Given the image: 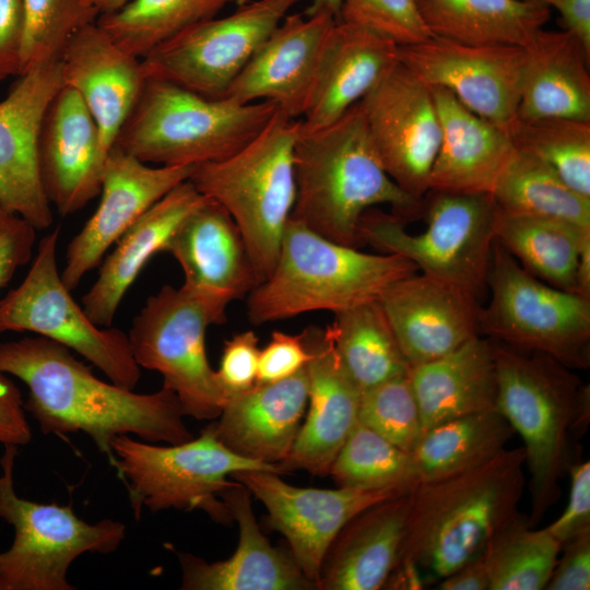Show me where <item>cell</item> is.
Listing matches in <instances>:
<instances>
[{"label": "cell", "instance_id": "6da1fadb", "mask_svg": "<svg viewBox=\"0 0 590 590\" xmlns=\"http://www.w3.org/2000/svg\"><path fill=\"white\" fill-rule=\"evenodd\" d=\"M0 371L27 387L24 409L48 435L84 433L111 457L110 440L134 435L148 442L193 438L176 394L162 387L137 393L97 378L70 349L44 337L0 343Z\"/></svg>", "mask_w": 590, "mask_h": 590}, {"label": "cell", "instance_id": "7a4b0ae2", "mask_svg": "<svg viewBox=\"0 0 590 590\" xmlns=\"http://www.w3.org/2000/svg\"><path fill=\"white\" fill-rule=\"evenodd\" d=\"M524 467L523 447L506 448L467 472L420 482L411 492L404 541L388 585L422 588L484 552L520 515Z\"/></svg>", "mask_w": 590, "mask_h": 590}, {"label": "cell", "instance_id": "3957f363", "mask_svg": "<svg viewBox=\"0 0 590 590\" xmlns=\"http://www.w3.org/2000/svg\"><path fill=\"white\" fill-rule=\"evenodd\" d=\"M295 203L291 217L342 245H359V221L387 204L402 221L423 208L386 173L373 144L361 103L332 123L298 126L294 144Z\"/></svg>", "mask_w": 590, "mask_h": 590}, {"label": "cell", "instance_id": "277c9868", "mask_svg": "<svg viewBox=\"0 0 590 590\" xmlns=\"http://www.w3.org/2000/svg\"><path fill=\"white\" fill-rule=\"evenodd\" d=\"M493 349L496 409L523 440L533 527L559 496L569 435L589 418V387L547 355L496 342Z\"/></svg>", "mask_w": 590, "mask_h": 590}, {"label": "cell", "instance_id": "5b68a950", "mask_svg": "<svg viewBox=\"0 0 590 590\" xmlns=\"http://www.w3.org/2000/svg\"><path fill=\"white\" fill-rule=\"evenodd\" d=\"M417 271L401 256L359 251L291 217L274 270L249 293L247 315L259 326L310 311L334 314L379 299L389 285Z\"/></svg>", "mask_w": 590, "mask_h": 590}, {"label": "cell", "instance_id": "8992f818", "mask_svg": "<svg viewBox=\"0 0 590 590\" xmlns=\"http://www.w3.org/2000/svg\"><path fill=\"white\" fill-rule=\"evenodd\" d=\"M278 110L271 102L210 98L168 81L146 78L115 145L146 164L196 166L244 148Z\"/></svg>", "mask_w": 590, "mask_h": 590}, {"label": "cell", "instance_id": "52a82bcc", "mask_svg": "<svg viewBox=\"0 0 590 590\" xmlns=\"http://www.w3.org/2000/svg\"><path fill=\"white\" fill-rule=\"evenodd\" d=\"M298 126L299 119L278 109L244 148L223 160L196 165L189 178L201 194L233 217L260 283L274 270L295 203Z\"/></svg>", "mask_w": 590, "mask_h": 590}, {"label": "cell", "instance_id": "ba28073f", "mask_svg": "<svg viewBox=\"0 0 590 590\" xmlns=\"http://www.w3.org/2000/svg\"><path fill=\"white\" fill-rule=\"evenodd\" d=\"M109 462L125 481L135 519L142 510L201 509L220 522L232 520L219 494L239 471H268L278 467L244 458L228 449L210 423L199 437L181 444L155 446L115 436Z\"/></svg>", "mask_w": 590, "mask_h": 590}, {"label": "cell", "instance_id": "9c48e42d", "mask_svg": "<svg viewBox=\"0 0 590 590\" xmlns=\"http://www.w3.org/2000/svg\"><path fill=\"white\" fill-rule=\"evenodd\" d=\"M17 447L0 457V519L14 529L12 545L0 552V590H74L70 565L84 553L109 554L126 536V526L102 519L88 523L70 506L27 500L16 494Z\"/></svg>", "mask_w": 590, "mask_h": 590}, {"label": "cell", "instance_id": "30bf717a", "mask_svg": "<svg viewBox=\"0 0 590 590\" xmlns=\"http://www.w3.org/2000/svg\"><path fill=\"white\" fill-rule=\"evenodd\" d=\"M432 192L427 226L411 234L394 214L367 210L358 226L362 243L401 256L421 273L453 284L476 298L486 287L495 241L496 204L489 194Z\"/></svg>", "mask_w": 590, "mask_h": 590}, {"label": "cell", "instance_id": "8fae6325", "mask_svg": "<svg viewBox=\"0 0 590 590\" xmlns=\"http://www.w3.org/2000/svg\"><path fill=\"white\" fill-rule=\"evenodd\" d=\"M486 286L491 299L480 309V333L570 369L589 367L590 299L533 276L496 240Z\"/></svg>", "mask_w": 590, "mask_h": 590}, {"label": "cell", "instance_id": "7c38bea8", "mask_svg": "<svg viewBox=\"0 0 590 590\" xmlns=\"http://www.w3.org/2000/svg\"><path fill=\"white\" fill-rule=\"evenodd\" d=\"M60 228L45 235L24 280L0 299V333L33 332L58 342L101 369L108 379L134 390L141 368L128 334L95 324L64 285L57 263Z\"/></svg>", "mask_w": 590, "mask_h": 590}, {"label": "cell", "instance_id": "4fadbf2b", "mask_svg": "<svg viewBox=\"0 0 590 590\" xmlns=\"http://www.w3.org/2000/svg\"><path fill=\"white\" fill-rule=\"evenodd\" d=\"M211 324L208 309L189 291L164 285L146 299L128 333L139 367L157 371L185 416L199 421L216 420L227 401L206 355Z\"/></svg>", "mask_w": 590, "mask_h": 590}, {"label": "cell", "instance_id": "5bb4252c", "mask_svg": "<svg viewBox=\"0 0 590 590\" xmlns=\"http://www.w3.org/2000/svg\"><path fill=\"white\" fill-rule=\"evenodd\" d=\"M302 0L245 1L186 28L141 58L145 78L222 98L258 48Z\"/></svg>", "mask_w": 590, "mask_h": 590}, {"label": "cell", "instance_id": "9a60e30c", "mask_svg": "<svg viewBox=\"0 0 590 590\" xmlns=\"http://www.w3.org/2000/svg\"><path fill=\"white\" fill-rule=\"evenodd\" d=\"M382 167L417 200L429 191L440 122L430 87L398 61L359 101Z\"/></svg>", "mask_w": 590, "mask_h": 590}, {"label": "cell", "instance_id": "2e32d148", "mask_svg": "<svg viewBox=\"0 0 590 590\" xmlns=\"http://www.w3.org/2000/svg\"><path fill=\"white\" fill-rule=\"evenodd\" d=\"M524 47L429 38L399 46V59L428 86L449 91L509 134L517 119Z\"/></svg>", "mask_w": 590, "mask_h": 590}, {"label": "cell", "instance_id": "e0dca14e", "mask_svg": "<svg viewBox=\"0 0 590 590\" xmlns=\"http://www.w3.org/2000/svg\"><path fill=\"white\" fill-rule=\"evenodd\" d=\"M231 477L263 504L269 524L287 540L293 558L317 589L326 555L341 530L368 507L409 493L298 487L268 471H239Z\"/></svg>", "mask_w": 590, "mask_h": 590}, {"label": "cell", "instance_id": "ac0fdd59", "mask_svg": "<svg viewBox=\"0 0 590 590\" xmlns=\"http://www.w3.org/2000/svg\"><path fill=\"white\" fill-rule=\"evenodd\" d=\"M60 60L35 63L0 102V208L36 229L54 222L38 169V138L46 110L62 87Z\"/></svg>", "mask_w": 590, "mask_h": 590}, {"label": "cell", "instance_id": "d6986e66", "mask_svg": "<svg viewBox=\"0 0 590 590\" xmlns=\"http://www.w3.org/2000/svg\"><path fill=\"white\" fill-rule=\"evenodd\" d=\"M194 166H151L117 145L109 151L102 178L101 201L82 229L69 241L60 272L72 292L97 269L109 248L153 204L190 178Z\"/></svg>", "mask_w": 590, "mask_h": 590}, {"label": "cell", "instance_id": "ffe728a7", "mask_svg": "<svg viewBox=\"0 0 590 590\" xmlns=\"http://www.w3.org/2000/svg\"><path fill=\"white\" fill-rule=\"evenodd\" d=\"M338 17L314 4L308 15L287 14L258 48L223 97L237 103L271 102L300 119Z\"/></svg>", "mask_w": 590, "mask_h": 590}, {"label": "cell", "instance_id": "44dd1931", "mask_svg": "<svg viewBox=\"0 0 590 590\" xmlns=\"http://www.w3.org/2000/svg\"><path fill=\"white\" fill-rule=\"evenodd\" d=\"M165 252L180 264L182 286L205 306L214 324L225 322L227 306L260 283L238 226L208 197L179 224Z\"/></svg>", "mask_w": 590, "mask_h": 590}, {"label": "cell", "instance_id": "7402d4cb", "mask_svg": "<svg viewBox=\"0 0 590 590\" xmlns=\"http://www.w3.org/2000/svg\"><path fill=\"white\" fill-rule=\"evenodd\" d=\"M379 303L410 367L439 358L481 334L477 298L423 273L389 285Z\"/></svg>", "mask_w": 590, "mask_h": 590}, {"label": "cell", "instance_id": "603a6c76", "mask_svg": "<svg viewBox=\"0 0 590 590\" xmlns=\"http://www.w3.org/2000/svg\"><path fill=\"white\" fill-rule=\"evenodd\" d=\"M37 158L44 192L62 216L99 196L107 154L85 103L69 86L62 85L46 110Z\"/></svg>", "mask_w": 590, "mask_h": 590}, {"label": "cell", "instance_id": "cb8c5ba5", "mask_svg": "<svg viewBox=\"0 0 590 590\" xmlns=\"http://www.w3.org/2000/svg\"><path fill=\"white\" fill-rule=\"evenodd\" d=\"M311 358L307 364L308 404L305 420L280 473L304 470L327 475L358 422L362 390L343 366L326 329L303 331Z\"/></svg>", "mask_w": 590, "mask_h": 590}, {"label": "cell", "instance_id": "d4e9b609", "mask_svg": "<svg viewBox=\"0 0 590 590\" xmlns=\"http://www.w3.org/2000/svg\"><path fill=\"white\" fill-rule=\"evenodd\" d=\"M60 66L63 85L82 97L108 155L146 81L141 59L121 48L95 21L70 37Z\"/></svg>", "mask_w": 590, "mask_h": 590}, {"label": "cell", "instance_id": "484cf974", "mask_svg": "<svg viewBox=\"0 0 590 590\" xmlns=\"http://www.w3.org/2000/svg\"><path fill=\"white\" fill-rule=\"evenodd\" d=\"M239 529L235 553L225 560L208 563L178 552L184 590H315L316 585L287 554L273 547L261 533L251 507V493L240 482H231L220 494Z\"/></svg>", "mask_w": 590, "mask_h": 590}, {"label": "cell", "instance_id": "4316f807", "mask_svg": "<svg viewBox=\"0 0 590 590\" xmlns=\"http://www.w3.org/2000/svg\"><path fill=\"white\" fill-rule=\"evenodd\" d=\"M429 87L440 122L429 191L492 196L517 152L512 139L462 105L449 91Z\"/></svg>", "mask_w": 590, "mask_h": 590}, {"label": "cell", "instance_id": "83f0119b", "mask_svg": "<svg viewBox=\"0 0 590 590\" xmlns=\"http://www.w3.org/2000/svg\"><path fill=\"white\" fill-rule=\"evenodd\" d=\"M308 404L307 366L275 382H256L227 398L212 422L216 437L233 452L278 465L290 453Z\"/></svg>", "mask_w": 590, "mask_h": 590}, {"label": "cell", "instance_id": "f1b7e54d", "mask_svg": "<svg viewBox=\"0 0 590 590\" xmlns=\"http://www.w3.org/2000/svg\"><path fill=\"white\" fill-rule=\"evenodd\" d=\"M399 59L390 38L338 20L331 30L300 126L318 129L358 103Z\"/></svg>", "mask_w": 590, "mask_h": 590}, {"label": "cell", "instance_id": "f546056e", "mask_svg": "<svg viewBox=\"0 0 590 590\" xmlns=\"http://www.w3.org/2000/svg\"><path fill=\"white\" fill-rule=\"evenodd\" d=\"M411 492L368 507L341 530L323 560L319 590L387 587L404 541Z\"/></svg>", "mask_w": 590, "mask_h": 590}, {"label": "cell", "instance_id": "4dcf8cb0", "mask_svg": "<svg viewBox=\"0 0 590 590\" xmlns=\"http://www.w3.org/2000/svg\"><path fill=\"white\" fill-rule=\"evenodd\" d=\"M193 184L182 181L153 204L115 243L98 267V275L81 305L99 327H110L120 303L149 260L165 252L185 217L203 200Z\"/></svg>", "mask_w": 590, "mask_h": 590}, {"label": "cell", "instance_id": "1f68e13d", "mask_svg": "<svg viewBox=\"0 0 590 590\" xmlns=\"http://www.w3.org/2000/svg\"><path fill=\"white\" fill-rule=\"evenodd\" d=\"M524 54L517 118L590 121V55L578 38L542 28Z\"/></svg>", "mask_w": 590, "mask_h": 590}, {"label": "cell", "instance_id": "d6a6232c", "mask_svg": "<svg viewBox=\"0 0 590 590\" xmlns=\"http://www.w3.org/2000/svg\"><path fill=\"white\" fill-rule=\"evenodd\" d=\"M424 430L459 416L496 409L493 341L476 335L455 351L410 368Z\"/></svg>", "mask_w": 590, "mask_h": 590}, {"label": "cell", "instance_id": "836d02e7", "mask_svg": "<svg viewBox=\"0 0 590 590\" xmlns=\"http://www.w3.org/2000/svg\"><path fill=\"white\" fill-rule=\"evenodd\" d=\"M432 36L463 44L524 47L550 19L531 0H415Z\"/></svg>", "mask_w": 590, "mask_h": 590}, {"label": "cell", "instance_id": "e575fe53", "mask_svg": "<svg viewBox=\"0 0 590 590\" xmlns=\"http://www.w3.org/2000/svg\"><path fill=\"white\" fill-rule=\"evenodd\" d=\"M515 430L497 409L459 416L424 430L411 452L418 482L445 479L489 461Z\"/></svg>", "mask_w": 590, "mask_h": 590}, {"label": "cell", "instance_id": "d590c367", "mask_svg": "<svg viewBox=\"0 0 590 590\" xmlns=\"http://www.w3.org/2000/svg\"><path fill=\"white\" fill-rule=\"evenodd\" d=\"M495 240L539 280L574 293L580 250L590 229L563 221L500 211L496 206ZM575 294V293H574Z\"/></svg>", "mask_w": 590, "mask_h": 590}, {"label": "cell", "instance_id": "8d00e7d4", "mask_svg": "<svg viewBox=\"0 0 590 590\" xmlns=\"http://www.w3.org/2000/svg\"><path fill=\"white\" fill-rule=\"evenodd\" d=\"M326 330L361 390L409 374L411 367L379 299L334 312Z\"/></svg>", "mask_w": 590, "mask_h": 590}, {"label": "cell", "instance_id": "74e56055", "mask_svg": "<svg viewBox=\"0 0 590 590\" xmlns=\"http://www.w3.org/2000/svg\"><path fill=\"white\" fill-rule=\"evenodd\" d=\"M492 198L500 211L552 219L590 229V199L566 185L546 164L517 150Z\"/></svg>", "mask_w": 590, "mask_h": 590}, {"label": "cell", "instance_id": "f35d334b", "mask_svg": "<svg viewBox=\"0 0 590 590\" xmlns=\"http://www.w3.org/2000/svg\"><path fill=\"white\" fill-rule=\"evenodd\" d=\"M237 0H132L97 24L126 51L143 58L186 28L215 17Z\"/></svg>", "mask_w": 590, "mask_h": 590}, {"label": "cell", "instance_id": "ab89813d", "mask_svg": "<svg viewBox=\"0 0 590 590\" xmlns=\"http://www.w3.org/2000/svg\"><path fill=\"white\" fill-rule=\"evenodd\" d=\"M329 474L339 487L412 491L420 482L412 453L359 422L333 460Z\"/></svg>", "mask_w": 590, "mask_h": 590}, {"label": "cell", "instance_id": "60d3db41", "mask_svg": "<svg viewBox=\"0 0 590 590\" xmlns=\"http://www.w3.org/2000/svg\"><path fill=\"white\" fill-rule=\"evenodd\" d=\"M509 135L517 150L542 161L574 191L590 199V121L517 118Z\"/></svg>", "mask_w": 590, "mask_h": 590}, {"label": "cell", "instance_id": "b9f144b4", "mask_svg": "<svg viewBox=\"0 0 590 590\" xmlns=\"http://www.w3.org/2000/svg\"><path fill=\"white\" fill-rule=\"evenodd\" d=\"M489 590L545 589L560 552L546 528L533 529L519 515L486 547Z\"/></svg>", "mask_w": 590, "mask_h": 590}, {"label": "cell", "instance_id": "7bdbcfd3", "mask_svg": "<svg viewBox=\"0 0 590 590\" xmlns=\"http://www.w3.org/2000/svg\"><path fill=\"white\" fill-rule=\"evenodd\" d=\"M23 33L22 74L35 63L60 60L70 37L93 23L98 12L87 0H21Z\"/></svg>", "mask_w": 590, "mask_h": 590}, {"label": "cell", "instance_id": "ee69618b", "mask_svg": "<svg viewBox=\"0 0 590 590\" xmlns=\"http://www.w3.org/2000/svg\"><path fill=\"white\" fill-rule=\"evenodd\" d=\"M358 422L411 453L424 428L409 374L362 390Z\"/></svg>", "mask_w": 590, "mask_h": 590}, {"label": "cell", "instance_id": "f6af8a7d", "mask_svg": "<svg viewBox=\"0 0 590 590\" xmlns=\"http://www.w3.org/2000/svg\"><path fill=\"white\" fill-rule=\"evenodd\" d=\"M339 20L375 31L398 46L429 38L415 0H344Z\"/></svg>", "mask_w": 590, "mask_h": 590}, {"label": "cell", "instance_id": "bcb514c9", "mask_svg": "<svg viewBox=\"0 0 590 590\" xmlns=\"http://www.w3.org/2000/svg\"><path fill=\"white\" fill-rule=\"evenodd\" d=\"M251 330L239 332L224 342L216 380L227 398L257 382L260 349Z\"/></svg>", "mask_w": 590, "mask_h": 590}, {"label": "cell", "instance_id": "7dc6e473", "mask_svg": "<svg viewBox=\"0 0 590 590\" xmlns=\"http://www.w3.org/2000/svg\"><path fill=\"white\" fill-rule=\"evenodd\" d=\"M311 358L303 333L293 335L281 331L271 334L260 350L257 382H275L286 379L307 366Z\"/></svg>", "mask_w": 590, "mask_h": 590}, {"label": "cell", "instance_id": "c3c4849f", "mask_svg": "<svg viewBox=\"0 0 590 590\" xmlns=\"http://www.w3.org/2000/svg\"><path fill=\"white\" fill-rule=\"evenodd\" d=\"M570 492L568 503L551 524L545 527L560 544L573 536L590 530V463L589 461L568 464Z\"/></svg>", "mask_w": 590, "mask_h": 590}, {"label": "cell", "instance_id": "681fc988", "mask_svg": "<svg viewBox=\"0 0 590 590\" xmlns=\"http://www.w3.org/2000/svg\"><path fill=\"white\" fill-rule=\"evenodd\" d=\"M36 231L20 215L0 208V290L20 267L31 261Z\"/></svg>", "mask_w": 590, "mask_h": 590}, {"label": "cell", "instance_id": "f907efd6", "mask_svg": "<svg viewBox=\"0 0 590 590\" xmlns=\"http://www.w3.org/2000/svg\"><path fill=\"white\" fill-rule=\"evenodd\" d=\"M590 530L564 542L546 590H589Z\"/></svg>", "mask_w": 590, "mask_h": 590}, {"label": "cell", "instance_id": "816d5d0a", "mask_svg": "<svg viewBox=\"0 0 590 590\" xmlns=\"http://www.w3.org/2000/svg\"><path fill=\"white\" fill-rule=\"evenodd\" d=\"M32 439L20 389L0 371V445L24 446Z\"/></svg>", "mask_w": 590, "mask_h": 590}, {"label": "cell", "instance_id": "f5cc1de1", "mask_svg": "<svg viewBox=\"0 0 590 590\" xmlns=\"http://www.w3.org/2000/svg\"><path fill=\"white\" fill-rule=\"evenodd\" d=\"M21 0H0V81L21 72Z\"/></svg>", "mask_w": 590, "mask_h": 590}, {"label": "cell", "instance_id": "db71d44e", "mask_svg": "<svg viewBox=\"0 0 590 590\" xmlns=\"http://www.w3.org/2000/svg\"><path fill=\"white\" fill-rule=\"evenodd\" d=\"M491 569L486 548L477 557L438 581L440 590H489Z\"/></svg>", "mask_w": 590, "mask_h": 590}, {"label": "cell", "instance_id": "11a10c76", "mask_svg": "<svg viewBox=\"0 0 590 590\" xmlns=\"http://www.w3.org/2000/svg\"><path fill=\"white\" fill-rule=\"evenodd\" d=\"M557 10L565 30L574 34L590 55V0H531Z\"/></svg>", "mask_w": 590, "mask_h": 590}, {"label": "cell", "instance_id": "9f6ffc18", "mask_svg": "<svg viewBox=\"0 0 590 590\" xmlns=\"http://www.w3.org/2000/svg\"><path fill=\"white\" fill-rule=\"evenodd\" d=\"M574 293L590 299V238L585 241L578 257Z\"/></svg>", "mask_w": 590, "mask_h": 590}, {"label": "cell", "instance_id": "6f0895ef", "mask_svg": "<svg viewBox=\"0 0 590 590\" xmlns=\"http://www.w3.org/2000/svg\"><path fill=\"white\" fill-rule=\"evenodd\" d=\"M130 1L132 0H87L88 4L98 12V16L102 14L115 12L125 7Z\"/></svg>", "mask_w": 590, "mask_h": 590}, {"label": "cell", "instance_id": "680465c9", "mask_svg": "<svg viewBox=\"0 0 590 590\" xmlns=\"http://www.w3.org/2000/svg\"><path fill=\"white\" fill-rule=\"evenodd\" d=\"M344 0H315L314 4L329 9L339 20V13Z\"/></svg>", "mask_w": 590, "mask_h": 590}]
</instances>
